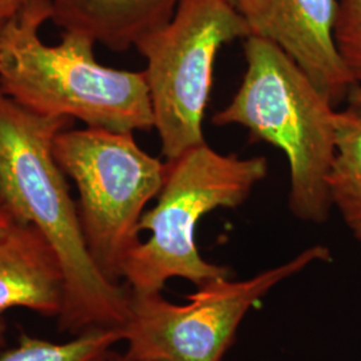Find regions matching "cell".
<instances>
[{
	"instance_id": "cell-1",
	"label": "cell",
	"mask_w": 361,
	"mask_h": 361,
	"mask_svg": "<svg viewBox=\"0 0 361 361\" xmlns=\"http://www.w3.org/2000/svg\"><path fill=\"white\" fill-rule=\"evenodd\" d=\"M70 119L38 116L0 89V205L16 224L37 228L63 271L65 305L59 332L122 328L130 290L109 279L86 243L65 171L54 155L55 137Z\"/></svg>"
},
{
	"instance_id": "cell-2",
	"label": "cell",
	"mask_w": 361,
	"mask_h": 361,
	"mask_svg": "<svg viewBox=\"0 0 361 361\" xmlns=\"http://www.w3.org/2000/svg\"><path fill=\"white\" fill-rule=\"evenodd\" d=\"M51 18V0H32L1 28V91L38 116L121 133L154 129L145 71L101 65L95 40L82 32L46 44L39 30Z\"/></svg>"
},
{
	"instance_id": "cell-3",
	"label": "cell",
	"mask_w": 361,
	"mask_h": 361,
	"mask_svg": "<svg viewBox=\"0 0 361 361\" xmlns=\"http://www.w3.org/2000/svg\"><path fill=\"white\" fill-rule=\"evenodd\" d=\"M245 73L214 126L237 125L284 153L289 166L290 213L300 221L329 219L328 174L336 154L335 106L308 74L267 39L244 42Z\"/></svg>"
},
{
	"instance_id": "cell-4",
	"label": "cell",
	"mask_w": 361,
	"mask_h": 361,
	"mask_svg": "<svg viewBox=\"0 0 361 361\" xmlns=\"http://www.w3.org/2000/svg\"><path fill=\"white\" fill-rule=\"evenodd\" d=\"M268 169L265 157L222 154L207 142L166 161L157 202L140 221V233L149 232V238L130 250L122 268L130 293H161L173 279L198 288L231 277L228 267L201 256L197 226L217 209L241 207L267 178Z\"/></svg>"
},
{
	"instance_id": "cell-5",
	"label": "cell",
	"mask_w": 361,
	"mask_h": 361,
	"mask_svg": "<svg viewBox=\"0 0 361 361\" xmlns=\"http://www.w3.org/2000/svg\"><path fill=\"white\" fill-rule=\"evenodd\" d=\"M54 155L75 182L91 256L118 283L130 250L141 241L146 207L162 189L166 161L146 153L134 133L87 126L62 130L55 137Z\"/></svg>"
},
{
	"instance_id": "cell-6",
	"label": "cell",
	"mask_w": 361,
	"mask_h": 361,
	"mask_svg": "<svg viewBox=\"0 0 361 361\" xmlns=\"http://www.w3.org/2000/svg\"><path fill=\"white\" fill-rule=\"evenodd\" d=\"M249 37L245 20L226 0H180L166 25L135 43L146 61L154 129L166 161L207 142L202 125L217 55Z\"/></svg>"
},
{
	"instance_id": "cell-7",
	"label": "cell",
	"mask_w": 361,
	"mask_h": 361,
	"mask_svg": "<svg viewBox=\"0 0 361 361\" xmlns=\"http://www.w3.org/2000/svg\"><path fill=\"white\" fill-rule=\"evenodd\" d=\"M331 259L326 246H310L249 279L201 285L186 304L170 302L161 293H130L129 317L121 328L125 353L133 361H222L246 314L264 297L310 265Z\"/></svg>"
},
{
	"instance_id": "cell-8",
	"label": "cell",
	"mask_w": 361,
	"mask_h": 361,
	"mask_svg": "<svg viewBox=\"0 0 361 361\" xmlns=\"http://www.w3.org/2000/svg\"><path fill=\"white\" fill-rule=\"evenodd\" d=\"M250 37L284 50L324 95L337 106L356 86L334 39L337 0H226Z\"/></svg>"
},
{
	"instance_id": "cell-9",
	"label": "cell",
	"mask_w": 361,
	"mask_h": 361,
	"mask_svg": "<svg viewBox=\"0 0 361 361\" xmlns=\"http://www.w3.org/2000/svg\"><path fill=\"white\" fill-rule=\"evenodd\" d=\"M63 271L37 228L13 225L0 240V314L23 308L58 319L65 305Z\"/></svg>"
},
{
	"instance_id": "cell-10",
	"label": "cell",
	"mask_w": 361,
	"mask_h": 361,
	"mask_svg": "<svg viewBox=\"0 0 361 361\" xmlns=\"http://www.w3.org/2000/svg\"><path fill=\"white\" fill-rule=\"evenodd\" d=\"M180 0H51L52 20L113 51H126L166 25Z\"/></svg>"
},
{
	"instance_id": "cell-11",
	"label": "cell",
	"mask_w": 361,
	"mask_h": 361,
	"mask_svg": "<svg viewBox=\"0 0 361 361\" xmlns=\"http://www.w3.org/2000/svg\"><path fill=\"white\" fill-rule=\"evenodd\" d=\"M331 205L361 245V110L336 113V154L328 174Z\"/></svg>"
},
{
	"instance_id": "cell-12",
	"label": "cell",
	"mask_w": 361,
	"mask_h": 361,
	"mask_svg": "<svg viewBox=\"0 0 361 361\" xmlns=\"http://www.w3.org/2000/svg\"><path fill=\"white\" fill-rule=\"evenodd\" d=\"M123 341L121 328H95L65 343L23 334L18 344L0 355V361H111L113 349Z\"/></svg>"
},
{
	"instance_id": "cell-13",
	"label": "cell",
	"mask_w": 361,
	"mask_h": 361,
	"mask_svg": "<svg viewBox=\"0 0 361 361\" xmlns=\"http://www.w3.org/2000/svg\"><path fill=\"white\" fill-rule=\"evenodd\" d=\"M334 39L350 77L361 85V0H337Z\"/></svg>"
},
{
	"instance_id": "cell-14",
	"label": "cell",
	"mask_w": 361,
	"mask_h": 361,
	"mask_svg": "<svg viewBox=\"0 0 361 361\" xmlns=\"http://www.w3.org/2000/svg\"><path fill=\"white\" fill-rule=\"evenodd\" d=\"M32 0H0V28L20 13Z\"/></svg>"
},
{
	"instance_id": "cell-15",
	"label": "cell",
	"mask_w": 361,
	"mask_h": 361,
	"mask_svg": "<svg viewBox=\"0 0 361 361\" xmlns=\"http://www.w3.org/2000/svg\"><path fill=\"white\" fill-rule=\"evenodd\" d=\"M15 225L13 217L7 213V210L0 205V240L4 238Z\"/></svg>"
},
{
	"instance_id": "cell-16",
	"label": "cell",
	"mask_w": 361,
	"mask_h": 361,
	"mask_svg": "<svg viewBox=\"0 0 361 361\" xmlns=\"http://www.w3.org/2000/svg\"><path fill=\"white\" fill-rule=\"evenodd\" d=\"M348 102L350 106L361 110V85L355 86L348 95Z\"/></svg>"
},
{
	"instance_id": "cell-17",
	"label": "cell",
	"mask_w": 361,
	"mask_h": 361,
	"mask_svg": "<svg viewBox=\"0 0 361 361\" xmlns=\"http://www.w3.org/2000/svg\"><path fill=\"white\" fill-rule=\"evenodd\" d=\"M111 361H133L126 353H114Z\"/></svg>"
},
{
	"instance_id": "cell-18",
	"label": "cell",
	"mask_w": 361,
	"mask_h": 361,
	"mask_svg": "<svg viewBox=\"0 0 361 361\" xmlns=\"http://www.w3.org/2000/svg\"><path fill=\"white\" fill-rule=\"evenodd\" d=\"M4 336H6V324L0 319V347L4 344Z\"/></svg>"
},
{
	"instance_id": "cell-19",
	"label": "cell",
	"mask_w": 361,
	"mask_h": 361,
	"mask_svg": "<svg viewBox=\"0 0 361 361\" xmlns=\"http://www.w3.org/2000/svg\"><path fill=\"white\" fill-rule=\"evenodd\" d=\"M143 361H154V360H143Z\"/></svg>"
},
{
	"instance_id": "cell-20",
	"label": "cell",
	"mask_w": 361,
	"mask_h": 361,
	"mask_svg": "<svg viewBox=\"0 0 361 361\" xmlns=\"http://www.w3.org/2000/svg\"><path fill=\"white\" fill-rule=\"evenodd\" d=\"M0 31H1V28H0Z\"/></svg>"
}]
</instances>
